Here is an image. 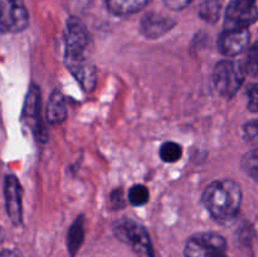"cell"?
<instances>
[{"label":"cell","instance_id":"6da1fadb","mask_svg":"<svg viewBox=\"0 0 258 257\" xmlns=\"http://www.w3.org/2000/svg\"><path fill=\"white\" fill-rule=\"evenodd\" d=\"M202 202L216 221L228 223L236 218L241 208V186L231 179L216 180L207 186Z\"/></svg>","mask_w":258,"mask_h":257},{"label":"cell","instance_id":"7a4b0ae2","mask_svg":"<svg viewBox=\"0 0 258 257\" xmlns=\"http://www.w3.org/2000/svg\"><path fill=\"white\" fill-rule=\"evenodd\" d=\"M113 233L120 241L131 247L138 257H154L148 231L133 219H122L113 227Z\"/></svg>","mask_w":258,"mask_h":257},{"label":"cell","instance_id":"3957f363","mask_svg":"<svg viewBox=\"0 0 258 257\" xmlns=\"http://www.w3.org/2000/svg\"><path fill=\"white\" fill-rule=\"evenodd\" d=\"M243 66L237 60L223 59L217 63L213 72V83L217 92L226 98H232L244 81Z\"/></svg>","mask_w":258,"mask_h":257},{"label":"cell","instance_id":"277c9868","mask_svg":"<svg viewBox=\"0 0 258 257\" xmlns=\"http://www.w3.org/2000/svg\"><path fill=\"white\" fill-rule=\"evenodd\" d=\"M227 242L224 237L214 232L196 233L186 241L185 257H221L226 254Z\"/></svg>","mask_w":258,"mask_h":257},{"label":"cell","instance_id":"5b68a950","mask_svg":"<svg viewBox=\"0 0 258 257\" xmlns=\"http://www.w3.org/2000/svg\"><path fill=\"white\" fill-rule=\"evenodd\" d=\"M66 62L80 60L85 57L86 48L90 44V33L82 20L71 17L66 23Z\"/></svg>","mask_w":258,"mask_h":257},{"label":"cell","instance_id":"8992f818","mask_svg":"<svg viewBox=\"0 0 258 257\" xmlns=\"http://www.w3.org/2000/svg\"><path fill=\"white\" fill-rule=\"evenodd\" d=\"M257 20V0H233L224 15V30L247 29Z\"/></svg>","mask_w":258,"mask_h":257},{"label":"cell","instance_id":"52a82bcc","mask_svg":"<svg viewBox=\"0 0 258 257\" xmlns=\"http://www.w3.org/2000/svg\"><path fill=\"white\" fill-rule=\"evenodd\" d=\"M28 22L24 0H0V32H22L28 27Z\"/></svg>","mask_w":258,"mask_h":257},{"label":"cell","instance_id":"ba28073f","mask_svg":"<svg viewBox=\"0 0 258 257\" xmlns=\"http://www.w3.org/2000/svg\"><path fill=\"white\" fill-rule=\"evenodd\" d=\"M249 45L248 29L223 30L218 38V48L226 57H236L241 54Z\"/></svg>","mask_w":258,"mask_h":257},{"label":"cell","instance_id":"9c48e42d","mask_svg":"<svg viewBox=\"0 0 258 257\" xmlns=\"http://www.w3.org/2000/svg\"><path fill=\"white\" fill-rule=\"evenodd\" d=\"M5 207L9 218L14 224L22 223V186L14 175L5 176Z\"/></svg>","mask_w":258,"mask_h":257},{"label":"cell","instance_id":"30bf717a","mask_svg":"<svg viewBox=\"0 0 258 257\" xmlns=\"http://www.w3.org/2000/svg\"><path fill=\"white\" fill-rule=\"evenodd\" d=\"M23 116L28 118V123L33 127L35 136L39 138V140L44 141L47 138V134L43 128V122L42 118H40V93L38 87L30 88L27 100H25Z\"/></svg>","mask_w":258,"mask_h":257},{"label":"cell","instance_id":"8fae6325","mask_svg":"<svg viewBox=\"0 0 258 257\" xmlns=\"http://www.w3.org/2000/svg\"><path fill=\"white\" fill-rule=\"evenodd\" d=\"M174 25H175V22L169 17L156 14V13H149L144 15L141 19L140 29L146 38L155 39L168 33Z\"/></svg>","mask_w":258,"mask_h":257},{"label":"cell","instance_id":"7c38bea8","mask_svg":"<svg viewBox=\"0 0 258 257\" xmlns=\"http://www.w3.org/2000/svg\"><path fill=\"white\" fill-rule=\"evenodd\" d=\"M66 66L71 71V73L75 76L76 80L80 82L83 90L91 92L95 88L96 83H97V73H96L95 66L87 58L66 62Z\"/></svg>","mask_w":258,"mask_h":257},{"label":"cell","instance_id":"4fadbf2b","mask_svg":"<svg viewBox=\"0 0 258 257\" xmlns=\"http://www.w3.org/2000/svg\"><path fill=\"white\" fill-rule=\"evenodd\" d=\"M45 116L49 123H60L67 117V105H66L64 96L59 91L54 90L50 95L47 103V111Z\"/></svg>","mask_w":258,"mask_h":257},{"label":"cell","instance_id":"5bb4252c","mask_svg":"<svg viewBox=\"0 0 258 257\" xmlns=\"http://www.w3.org/2000/svg\"><path fill=\"white\" fill-rule=\"evenodd\" d=\"M151 0H103L106 8L112 14L126 17L135 14L150 4Z\"/></svg>","mask_w":258,"mask_h":257},{"label":"cell","instance_id":"9a60e30c","mask_svg":"<svg viewBox=\"0 0 258 257\" xmlns=\"http://www.w3.org/2000/svg\"><path fill=\"white\" fill-rule=\"evenodd\" d=\"M83 238H85V221H83V217H78L68 231L67 236V247L72 257L82 244Z\"/></svg>","mask_w":258,"mask_h":257},{"label":"cell","instance_id":"2e32d148","mask_svg":"<svg viewBox=\"0 0 258 257\" xmlns=\"http://www.w3.org/2000/svg\"><path fill=\"white\" fill-rule=\"evenodd\" d=\"M160 158L165 163H176L183 155V149L174 141H166L160 146Z\"/></svg>","mask_w":258,"mask_h":257},{"label":"cell","instance_id":"e0dca14e","mask_svg":"<svg viewBox=\"0 0 258 257\" xmlns=\"http://www.w3.org/2000/svg\"><path fill=\"white\" fill-rule=\"evenodd\" d=\"M149 198H150L149 189L146 188L145 185H143V184H136V185H133L127 194L128 202L135 207L145 206V204L149 202Z\"/></svg>","mask_w":258,"mask_h":257},{"label":"cell","instance_id":"ac0fdd59","mask_svg":"<svg viewBox=\"0 0 258 257\" xmlns=\"http://www.w3.org/2000/svg\"><path fill=\"white\" fill-rule=\"evenodd\" d=\"M219 12H221V2L219 0H204L199 14L207 22L214 23L219 18Z\"/></svg>","mask_w":258,"mask_h":257},{"label":"cell","instance_id":"d6986e66","mask_svg":"<svg viewBox=\"0 0 258 257\" xmlns=\"http://www.w3.org/2000/svg\"><path fill=\"white\" fill-rule=\"evenodd\" d=\"M257 150L249 151L244 155L243 161H242V165H243L244 170L248 175H251V178L253 180H257V171H258V165H257Z\"/></svg>","mask_w":258,"mask_h":257},{"label":"cell","instance_id":"ffe728a7","mask_svg":"<svg viewBox=\"0 0 258 257\" xmlns=\"http://www.w3.org/2000/svg\"><path fill=\"white\" fill-rule=\"evenodd\" d=\"M257 58H258L257 47L254 45V47H252V49L249 50L248 53V59H247L246 67H243L244 72H248V75L254 76V77L257 76V68H258Z\"/></svg>","mask_w":258,"mask_h":257},{"label":"cell","instance_id":"44dd1931","mask_svg":"<svg viewBox=\"0 0 258 257\" xmlns=\"http://www.w3.org/2000/svg\"><path fill=\"white\" fill-rule=\"evenodd\" d=\"M110 202L113 209H120L122 208V207H125L126 199L125 197H123L122 190H121V189H116V190H113L112 194H111Z\"/></svg>","mask_w":258,"mask_h":257},{"label":"cell","instance_id":"7402d4cb","mask_svg":"<svg viewBox=\"0 0 258 257\" xmlns=\"http://www.w3.org/2000/svg\"><path fill=\"white\" fill-rule=\"evenodd\" d=\"M248 106L249 111L252 112H257L258 108V93H257V85H251L248 88Z\"/></svg>","mask_w":258,"mask_h":257},{"label":"cell","instance_id":"603a6c76","mask_svg":"<svg viewBox=\"0 0 258 257\" xmlns=\"http://www.w3.org/2000/svg\"><path fill=\"white\" fill-rule=\"evenodd\" d=\"M164 4L173 10H181L188 7L193 0H163Z\"/></svg>","mask_w":258,"mask_h":257},{"label":"cell","instance_id":"cb8c5ba5","mask_svg":"<svg viewBox=\"0 0 258 257\" xmlns=\"http://www.w3.org/2000/svg\"><path fill=\"white\" fill-rule=\"evenodd\" d=\"M244 133H246L247 138L251 139V140H254L257 138V121H252L248 125H246L244 127Z\"/></svg>","mask_w":258,"mask_h":257},{"label":"cell","instance_id":"d4e9b609","mask_svg":"<svg viewBox=\"0 0 258 257\" xmlns=\"http://www.w3.org/2000/svg\"><path fill=\"white\" fill-rule=\"evenodd\" d=\"M0 257H22L19 252L13 251V249H5L0 252Z\"/></svg>","mask_w":258,"mask_h":257},{"label":"cell","instance_id":"484cf974","mask_svg":"<svg viewBox=\"0 0 258 257\" xmlns=\"http://www.w3.org/2000/svg\"><path fill=\"white\" fill-rule=\"evenodd\" d=\"M3 241V231H2V228H0V242Z\"/></svg>","mask_w":258,"mask_h":257},{"label":"cell","instance_id":"4316f807","mask_svg":"<svg viewBox=\"0 0 258 257\" xmlns=\"http://www.w3.org/2000/svg\"><path fill=\"white\" fill-rule=\"evenodd\" d=\"M221 257H227V256H226V254H224V256H221Z\"/></svg>","mask_w":258,"mask_h":257}]
</instances>
